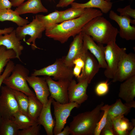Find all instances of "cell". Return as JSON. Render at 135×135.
<instances>
[{"label": "cell", "instance_id": "cell-1", "mask_svg": "<svg viewBox=\"0 0 135 135\" xmlns=\"http://www.w3.org/2000/svg\"><path fill=\"white\" fill-rule=\"evenodd\" d=\"M103 14L99 10L86 8L84 12L80 17L58 24L46 30V35L64 44L70 38H74L81 32L83 27L90 20L97 16H102Z\"/></svg>", "mask_w": 135, "mask_h": 135}, {"label": "cell", "instance_id": "cell-2", "mask_svg": "<svg viewBox=\"0 0 135 135\" xmlns=\"http://www.w3.org/2000/svg\"><path fill=\"white\" fill-rule=\"evenodd\" d=\"M81 32L90 36L97 43L104 44L116 42L119 31L102 16L90 20L83 27Z\"/></svg>", "mask_w": 135, "mask_h": 135}, {"label": "cell", "instance_id": "cell-3", "mask_svg": "<svg viewBox=\"0 0 135 135\" xmlns=\"http://www.w3.org/2000/svg\"><path fill=\"white\" fill-rule=\"evenodd\" d=\"M102 102L91 111L80 113L74 116L69 124L72 135H92L94 134L97 124L102 117L103 111Z\"/></svg>", "mask_w": 135, "mask_h": 135}, {"label": "cell", "instance_id": "cell-4", "mask_svg": "<svg viewBox=\"0 0 135 135\" xmlns=\"http://www.w3.org/2000/svg\"><path fill=\"white\" fill-rule=\"evenodd\" d=\"M29 72L28 69L23 65L17 64L11 74L4 79L2 83L12 90L22 92L28 96H35L27 84L26 78Z\"/></svg>", "mask_w": 135, "mask_h": 135}, {"label": "cell", "instance_id": "cell-5", "mask_svg": "<svg viewBox=\"0 0 135 135\" xmlns=\"http://www.w3.org/2000/svg\"><path fill=\"white\" fill-rule=\"evenodd\" d=\"M45 30L42 23L36 16L29 24L18 26L15 30L18 38L20 40H23L28 45H31L33 50L39 48L36 44V40L42 38V32Z\"/></svg>", "mask_w": 135, "mask_h": 135}, {"label": "cell", "instance_id": "cell-6", "mask_svg": "<svg viewBox=\"0 0 135 135\" xmlns=\"http://www.w3.org/2000/svg\"><path fill=\"white\" fill-rule=\"evenodd\" d=\"M73 68L67 66L62 58L57 59L52 64L38 70H34L31 75L52 76L53 80H71L74 76Z\"/></svg>", "mask_w": 135, "mask_h": 135}, {"label": "cell", "instance_id": "cell-7", "mask_svg": "<svg viewBox=\"0 0 135 135\" xmlns=\"http://www.w3.org/2000/svg\"><path fill=\"white\" fill-rule=\"evenodd\" d=\"M125 48H121L117 70L112 82H123L135 75V55L127 54Z\"/></svg>", "mask_w": 135, "mask_h": 135}, {"label": "cell", "instance_id": "cell-8", "mask_svg": "<svg viewBox=\"0 0 135 135\" xmlns=\"http://www.w3.org/2000/svg\"><path fill=\"white\" fill-rule=\"evenodd\" d=\"M0 90V116L12 120L14 115L20 111L13 90L6 86H1Z\"/></svg>", "mask_w": 135, "mask_h": 135}, {"label": "cell", "instance_id": "cell-9", "mask_svg": "<svg viewBox=\"0 0 135 135\" xmlns=\"http://www.w3.org/2000/svg\"><path fill=\"white\" fill-rule=\"evenodd\" d=\"M52 104L54 108V114L55 119L53 134L57 135L64 128L67 120L72 109L75 108H78L80 105L75 102L61 104L53 99Z\"/></svg>", "mask_w": 135, "mask_h": 135}, {"label": "cell", "instance_id": "cell-10", "mask_svg": "<svg viewBox=\"0 0 135 135\" xmlns=\"http://www.w3.org/2000/svg\"><path fill=\"white\" fill-rule=\"evenodd\" d=\"M121 48L116 42H110L105 46V58L107 66L104 72L106 77L112 79L117 69Z\"/></svg>", "mask_w": 135, "mask_h": 135}, {"label": "cell", "instance_id": "cell-11", "mask_svg": "<svg viewBox=\"0 0 135 135\" xmlns=\"http://www.w3.org/2000/svg\"><path fill=\"white\" fill-rule=\"evenodd\" d=\"M50 96L55 101L64 104L69 102L68 88L71 80H60L55 81L50 76H44Z\"/></svg>", "mask_w": 135, "mask_h": 135}, {"label": "cell", "instance_id": "cell-12", "mask_svg": "<svg viewBox=\"0 0 135 135\" xmlns=\"http://www.w3.org/2000/svg\"><path fill=\"white\" fill-rule=\"evenodd\" d=\"M109 17L115 21L119 26L118 34L120 37L126 40H135V26L130 24H135V19H132L129 16L118 15L112 10L110 11Z\"/></svg>", "mask_w": 135, "mask_h": 135}, {"label": "cell", "instance_id": "cell-13", "mask_svg": "<svg viewBox=\"0 0 135 135\" xmlns=\"http://www.w3.org/2000/svg\"><path fill=\"white\" fill-rule=\"evenodd\" d=\"M88 50L84 44L83 34L82 32L76 35L71 42L68 52L66 56L62 57L65 64L68 67L73 68L74 61L81 58Z\"/></svg>", "mask_w": 135, "mask_h": 135}, {"label": "cell", "instance_id": "cell-14", "mask_svg": "<svg viewBox=\"0 0 135 135\" xmlns=\"http://www.w3.org/2000/svg\"><path fill=\"white\" fill-rule=\"evenodd\" d=\"M89 84L86 80H80L78 83L74 80H71L68 88L69 102H76L80 105L86 100L88 98L86 91Z\"/></svg>", "mask_w": 135, "mask_h": 135}, {"label": "cell", "instance_id": "cell-15", "mask_svg": "<svg viewBox=\"0 0 135 135\" xmlns=\"http://www.w3.org/2000/svg\"><path fill=\"white\" fill-rule=\"evenodd\" d=\"M26 80L34 90L36 96L43 106L46 104L48 102L50 93L45 78L31 75L27 77Z\"/></svg>", "mask_w": 135, "mask_h": 135}, {"label": "cell", "instance_id": "cell-16", "mask_svg": "<svg viewBox=\"0 0 135 135\" xmlns=\"http://www.w3.org/2000/svg\"><path fill=\"white\" fill-rule=\"evenodd\" d=\"M82 34L84 44L96 58L100 68H106L107 65L105 58V46L102 44H96L90 36Z\"/></svg>", "mask_w": 135, "mask_h": 135}, {"label": "cell", "instance_id": "cell-17", "mask_svg": "<svg viewBox=\"0 0 135 135\" xmlns=\"http://www.w3.org/2000/svg\"><path fill=\"white\" fill-rule=\"evenodd\" d=\"M118 97L125 102L124 104L132 108H135V75L124 81L120 86Z\"/></svg>", "mask_w": 135, "mask_h": 135}, {"label": "cell", "instance_id": "cell-18", "mask_svg": "<svg viewBox=\"0 0 135 135\" xmlns=\"http://www.w3.org/2000/svg\"><path fill=\"white\" fill-rule=\"evenodd\" d=\"M84 64L82 68V73L77 78L78 81L86 80L89 84L100 68L98 62L94 56L88 51L85 55Z\"/></svg>", "mask_w": 135, "mask_h": 135}, {"label": "cell", "instance_id": "cell-19", "mask_svg": "<svg viewBox=\"0 0 135 135\" xmlns=\"http://www.w3.org/2000/svg\"><path fill=\"white\" fill-rule=\"evenodd\" d=\"M53 99L50 96L49 97L47 103L43 106L37 120L38 123L44 127L48 135L54 134L53 129L55 125V120L53 118L51 110Z\"/></svg>", "mask_w": 135, "mask_h": 135}, {"label": "cell", "instance_id": "cell-20", "mask_svg": "<svg viewBox=\"0 0 135 135\" xmlns=\"http://www.w3.org/2000/svg\"><path fill=\"white\" fill-rule=\"evenodd\" d=\"M4 35H0V46H4L7 49L13 50L16 54V58L21 61L20 56L24 47L16 36L15 30L9 34Z\"/></svg>", "mask_w": 135, "mask_h": 135}, {"label": "cell", "instance_id": "cell-21", "mask_svg": "<svg viewBox=\"0 0 135 135\" xmlns=\"http://www.w3.org/2000/svg\"><path fill=\"white\" fill-rule=\"evenodd\" d=\"M14 11L19 15L48 12V9L42 5L41 0H28L17 7Z\"/></svg>", "mask_w": 135, "mask_h": 135}, {"label": "cell", "instance_id": "cell-22", "mask_svg": "<svg viewBox=\"0 0 135 135\" xmlns=\"http://www.w3.org/2000/svg\"><path fill=\"white\" fill-rule=\"evenodd\" d=\"M112 122L114 130L116 134L118 135H128L129 131L135 126L134 119L130 122L123 115L114 118Z\"/></svg>", "mask_w": 135, "mask_h": 135}, {"label": "cell", "instance_id": "cell-23", "mask_svg": "<svg viewBox=\"0 0 135 135\" xmlns=\"http://www.w3.org/2000/svg\"><path fill=\"white\" fill-rule=\"evenodd\" d=\"M70 5L71 7L77 8H97L100 9L102 13L106 14L110 10L112 3L105 0H90L84 3L73 2Z\"/></svg>", "mask_w": 135, "mask_h": 135}, {"label": "cell", "instance_id": "cell-24", "mask_svg": "<svg viewBox=\"0 0 135 135\" xmlns=\"http://www.w3.org/2000/svg\"><path fill=\"white\" fill-rule=\"evenodd\" d=\"M131 108L123 104L120 98L117 100L114 104L110 105L108 112L107 121L112 123L113 119L127 114Z\"/></svg>", "mask_w": 135, "mask_h": 135}, {"label": "cell", "instance_id": "cell-25", "mask_svg": "<svg viewBox=\"0 0 135 135\" xmlns=\"http://www.w3.org/2000/svg\"><path fill=\"white\" fill-rule=\"evenodd\" d=\"M9 21L12 22L18 26H22L30 23L27 19L20 17L15 11L11 9H0V21Z\"/></svg>", "mask_w": 135, "mask_h": 135}, {"label": "cell", "instance_id": "cell-26", "mask_svg": "<svg viewBox=\"0 0 135 135\" xmlns=\"http://www.w3.org/2000/svg\"><path fill=\"white\" fill-rule=\"evenodd\" d=\"M19 131L12 120L0 116V135H18Z\"/></svg>", "mask_w": 135, "mask_h": 135}, {"label": "cell", "instance_id": "cell-27", "mask_svg": "<svg viewBox=\"0 0 135 135\" xmlns=\"http://www.w3.org/2000/svg\"><path fill=\"white\" fill-rule=\"evenodd\" d=\"M62 11L56 10L46 15H37L36 16L41 22L45 28V30L50 29L58 24Z\"/></svg>", "mask_w": 135, "mask_h": 135}, {"label": "cell", "instance_id": "cell-28", "mask_svg": "<svg viewBox=\"0 0 135 135\" xmlns=\"http://www.w3.org/2000/svg\"><path fill=\"white\" fill-rule=\"evenodd\" d=\"M29 102L28 108V114L31 118L37 121L43 107V105L36 95L28 96Z\"/></svg>", "mask_w": 135, "mask_h": 135}, {"label": "cell", "instance_id": "cell-29", "mask_svg": "<svg viewBox=\"0 0 135 135\" xmlns=\"http://www.w3.org/2000/svg\"><path fill=\"white\" fill-rule=\"evenodd\" d=\"M12 120L20 130L26 128L38 123L36 120L21 111L14 115Z\"/></svg>", "mask_w": 135, "mask_h": 135}, {"label": "cell", "instance_id": "cell-30", "mask_svg": "<svg viewBox=\"0 0 135 135\" xmlns=\"http://www.w3.org/2000/svg\"><path fill=\"white\" fill-rule=\"evenodd\" d=\"M85 10V8L71 7L64 10L62 11L58 24L80 17L83 14Z\"/></svg>", "mask_w": 135, "mask_h": 135}, {"label": "cell", "instance_id": "cell-31", "mask_svg": "<svg viewBox=\"0 0 135 135\" xmlns=\"http://www.w3.org/2000/svg\"><path fill=\"white\" fill-rule=\"evenodd\" d=\"M15 58L16 54L13 50L7 49L4 46H0V75L8 62Z\"/></svg>", "mask_w": 135, "mask_h": 135}, {"label": "cell", "instance_id": "cell-32", "mask_svg": "<svg viewBox=\"0 0 135 135\" xmlns=\"http://www.w3.org/2000/svg\"><path fill=\"white\" fill-rule=\"evenodd\" d=\"M12 90L20 111L30 116L28 112L29 102L28 96L22 92Z\"/></svg>", "mask_w": 135, "mask_h": 135}, {"label": "cell", "instance_id": "cell-33", "mask_svg": "<svg viewBox=\"0 0 135 135\" xmlns=\"http://www.w3.org/2000/svg\"><path fill=\"white\" fill-rule=\"evenodd\" d=\"M110 106V105L106 104L101 107V110L103 111V113L97 124L94 135H100L101 134L102 130L106 123L108 112Z\"/></svg>", "mask_w": 135, "mask_h": 135}, {"label": "cell", "instance_id": "cell-34", "mask_svg": "<svg viewBox=\"0 0 135 135\" xmlns=\"http://www.w3.org/2000/svg\"><path fill=\"white\" fill-rule=\"evenodd\" d=\"M40 125L38 123L19 131L18 135H39L40 134Z\"/></svg>", "mask_w": 135, "mask_h": 135}, {"label": "cell", "instance_id": "cell-35", "mask_svg": "<svg viewBox=\"0 0 135 135\" xmlns=\"http://www.w3.org/2000/svg\"><path fill=\"white\" fill-rule=\"evenodd\" d=\"M109 84L108 80L100 82L96 86L95 92L96 94L99 96L105 95L109 90Z\"/></svg>", "mask_w": 135, "mask_h": 135}, {"label": "cell", "instance_id": "cell-36", "mask_svg": "<svg viewBox=\"0 0 135 135\" xmlns=\"http://www.w3.org/2000/svg\"><path fill=\"white\" fill-rule=\"evenodd\" d=\"M15 65L14 62L10 60L7 64L3 73L0 75V90L4 80L10 75Z\"/></svg>", "mask_w": 135, "mask_h": 135}, {"label": "cell", "instance_id": "cell-37", "mask_svg": "<svg viewBox=\"0 0 135 135\" xmlns=\"http://www.w3.org/2000/svg\"><path fill=\"white\" fill-rule=\"evenodd\" d=\"M117 11L120 16H128L135 19V9L132 8L130 5L123 8H118Z\"/></svg>", "mask_w": 135, "mask_h": 135}, {"label": "cell", "instance_id": "cell-38", "mask_svg": "<svg viewBox=\"0 0 135 135\" xmlns=\"http://www.w3.org/2000/svg\"><path fill=\"white\" fill-rule=\"evenodd\" d=\"M101 134L103 135L116 134L113 128L112 124L107 121L106 124L102 130Z\"/></svg>", "mask_w": 135, "mask_h": 135}, {"label": "cell", "instance_id": "cell-39", "mask_svg": "<svg viewBox=\"0 0 135 135\" xmlns=\"http://www.w3.org/2000/svg\"><path fill=\"white\" fill-rule=\"evenodd\" d=\"M86 54L81 58H78L75 60L73 62L74 65H75V66L80 68L82 69L84 65V58Z\"/></svg>", "mask_w": 135, "mask_h": 135}, {"label": "cell", "instance_id": "cell-40", "mask_svg": "<svg viewBox=\"0 0 135 135\" xmlns=\"http://www.w3.org/2000/svg\"><path fill=\"white\" fill-rule=\"evenodd\" d=\"M76 0H59L56 5L57 8H63L67 7Z\"/></svg>", "mask_w": 135, "mask_h": 135}, {"label": "cell", "instance_id": "cell-41", "mask_svg": "<svg viewBox=\"0 0 135 135\" xmlns=\"http://www.w3.org/2000/svg\"><path fill=\"white\" fill-rule=\"evenodd\" d=\"M12 5L9 0H0V9H11Z\"/></svg>", "mask_w": 135, "mask_h": 135}, {"label": "cell", "instance_id": "cell-42", "mask_svg": "<svg viewBox=\"0 0 135 135\" xmlns=\"http://www.w3.org/2000/svg\"><path fill=\"white\" fill-rule=\"evenodd\" d=\"M82 69L76 66L73 68L72 72L73 75L76 78L78 77L80 74Z\"/></svg>", "mask_w": 135, "mask_h": 135}, {"label": "cell", "instance_id": "cell-43", "mask_svg": "<svg viewBox=\"0 0 135 135\" xmlns=\"http://www.w3.org/2000/svg\"><path fill=\"white\" fill-rule=\"evenodd\" d=\"M63 129V130L58 134L57 135H68L70 134L69 126H66Z\"/></svg>", "mask_w": 135, "mask_h": 135}, {"label": "cell", "instance_id": "cell-44", "mask_svg": "<svg viewBox=\"0 0 135 135\" xmlns=\"http://www.w3.org/2000/svg\"><path fill=\"white\" fill-rule=\"evenodd\" d=\"M14 30L13 27L6 28L3 29H0V35L9 34Z\"/></svg>", "mask_w": 135, "mask_h": 135}, {"label": "cell", "instance_id": "cell-45", "mask_svg": "<svg viewBox=\"0 0 135 135\" xmlns=\"http://www.w3.org/2000/svg\"><path fill=\"white\" fill-rule=\"evenodd\" d=\"M26 0H10L12 6L14 7H18L23 3Z\"/></svg>", "mask_w": 135, "mask_h": 135}, {"label": "cell", "instance_id": "cell-46", "mask_svg": "<svg viewBox=\"0 0 135 135\" xmlns=\"http://www.w3.org/2000/svg\"><path fill=\"white\" fill-rule=\"evenodd\" d=\"M129 135H135V126L129 132Z\"/></svg>", "mask_w": 135, "mask_h": 135}, {"label": "cell", "instance_id": "cell-47", "mask_svg": "<svg viewBox=\"0 0 135 135\" xmlns=\"http://www.w3.org/2000/svg\"><path fill=\"white\" fill-rule=\"evenodd\" d=\"M105 0L108 2H110L111 0Z\"/></svg>", "mask_w": 135, "mask_h": 135}, {"label": "cell", "instance_id": "cell-48", "mask_svg": "<svg viewBox=\"0 0 135 135\" xmlns=\"http://www.w3.org/2000/svg\"><path fill=\"white\" fill-rule=\"evenodd\" d=\"M121 0V1H123V0Z\"/></svg>", "mask_w": 135, "mask_h": 135}]
</instances>
